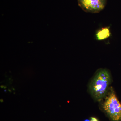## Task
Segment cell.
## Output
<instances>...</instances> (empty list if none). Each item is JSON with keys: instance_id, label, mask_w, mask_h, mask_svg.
<instances>
[{"instance_id": "6da1fadb", "label": "cell", "mask_w": 121, "mask_h": 121, "mask_svg": "<svg viewBox=\"0 0 121 121\" xmlns=\"http://www.w3.org/2000/svg\"><path fill=\"white\" fill-rule=\"evenodd\" d=\"M110 82V73L108 70L105 69L98 70L89 86L91 94L95 99L99 100L105 96Z\"/></svg>"}, {"instance_id": "7a4b0ae2", "label": "cell", "mask_w": 121, "mask_h": 121, "mask_svg": "<svg viewBox=\"0 0 121 121\" xmlns=\"http://www.w3.org/2000/svg\"><path fill=\"white\" fill-rule=\"evenodd\" d=\"M103 108L113 121H121V104L112 89L104 102Z\"/></svg>"}, {"instance_id": "3957f363", "label": "cell", "mask_w": 121, "mask_h": 121, "mask_svg": "<svg viewBox=\"0 0 121 121\" xmlns=\"http://www.w3.org/2000/svg\"><path fill=\"white\" fill-rule=\"evenodd\" d=\"M78 4L84 12L97 13L103 10L107 0H78Z\"/></svg>"}, {"instance_id": "277c9868", "label": "cell", "mask_w": 121, "mask_h": 121, "mask_svg": "<svg viewBox=\"0 0 121 121\" xmlns=\"http://www.w3.org/2000/svg\"><path fill=\"white\" fill-rule=\"evenodd\" d=\"M110 29L109 27L102 28L96 33V38L98 40H102L108 39L110 36Z\"/></svg>"}, {"instance_id": "5b68a950", "label": "cell", "mask_w": 121, "mask_h": 121, "mask_svg": "<svg viewBox=\"0 0 121 121\" xmlns=\"http://www.w3.org/2000/svg\"><path fill=\"white\" fill-rule=\"evenodd\" d=\"M90 121H99L97 118L94 117H91V118Z\"/></svg>"}]
</instances>
